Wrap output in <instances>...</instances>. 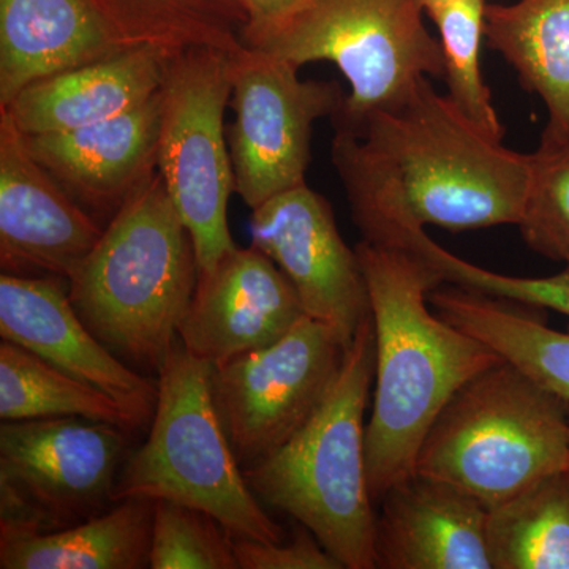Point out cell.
<instances>
[{
    "mask_svg": "<svg viewBox=\"0 0 569 569\" xmlns=\"http://www.w3.org/2000/svg\"><path fill=\"white\" fill-rule=\"evenodd\" d=\"M123 48L89 0H0V108L33 82Z\"/></svg>",
    "mask_w": 569,
    "mask_h": 569,
    "instance_id": "19",
    "label": "cell"
},
{
    "mask_svg": "<svg viewBox=\"0 0 569 569\" xmlns=\"http://www.w3.org/2000/svg\"><path fill=\"white\" fill-rule=\"evenodd\" d=\"M376 381V329L366 318L317 413L290 441L246 468L254 496L312 531L343 569H376L377 505L367 478L365 413Z\"/></svg>",
    "mask_w": 569,
    "mask_h": 569,
    "instance_id": "4",
    "label": "cell"
},
{
    "mask_svg": "<svg viewBox=\"0 0 569 569\" xmlns=\"http://www.w3.org/2000/svg\"><path fill=\"white\" fill-rule=\"evenodd\" d=\"M244 7L247 24L244 44L260 48L287 29L312 0H239Z\"/></svg>",
    "mask_w": 569,
    "mask_h": 569,
    "instance_id": "31",
    "label": "cell"
},
{
    "mask_svg": "<svg viewBox=\"0 0 569 569\" xmlns=\"http://www.w3.org/2000/svg\"><path fill=\"white\" fill-rule=\"evenodd\" d=\"M126 48L167 58L193 48L242 50L247 14L239 0H89Z\"/></svg>",
    "mask_w": 569,
    "mask_h": 569,
    "instance_id": "23",
    "label": "cell"
},
{
    "mask_svg": "<svg viewBox=\"0 0 569 569\" xmlns=\"http://www.w3.org/2000/svg\"><path fill=\"white\" fill-rule=\"evenodd\" d=\"M151 498H127L102 515L56 531L0 527L2 569H141L151 557Z\"/></svg>",
    "mask_w": 569,
    "mask_h": 569,
    "instance_id": "21",
    "label": "cell"
},
{
    "mask_svg": "<svg viewBox=\"0 0 569 569\" xmlns=\"http://www.w3.org/2000/svg\"><path fill=\"white\" fill-rule=\"evenodd\" d=\"M376 329V400L366 427L367 478L376 505L415 475L422 441L470 378L503 361L492 348L438 317L429 293L443 277L399 247H355Z\"/></svg>",
    "mask_w": 569,
    "mask_h": 569,
    "instance_id": "2",
    "label": "cell"
},
{
    "mask_svg": "<svg viewBox=\"0 0 569 569\" xmlns=\"http://www.w3.org/2000/svg\"><path fill=\"white\" fill-rule=\"evenodd\" d=\"M298 71L253 48L231 54L228 149L234 192L250 209L306 183L313 127L335 118L346 100L339 82L301 80Z\"/></svg>",
    "mask_w": 569,
    "mask_h": 569,
    "instance_id": "11",
    "label": "cell"
},
{
    "mask_svg": "<svg viewBox=\"0 0 569 569\" xmlns=\"http://www.w3.org/2000/svg\"><path fill=\"white\" fill-rule=\"evenodd\" d=\"M198 274L192 236L157 171L71 274L70 302L111 353L159 372L178 342Z\"/></svg>",
    "mask_w": 569,
    "mask_h": 569,
    "instance_id": "3",
    "label": "cell"
},
{
    "mask_svg": "<svg viewBox=\"0 0 569 569\" xmlns=\"http://www.w3.org/2000/svg\"><path fill=\"white\" fill-rule=\"evenodd\" d=\"M520 236L533 252L569 266V140L530 153Z\"/></svg>",
    "mask_w": 569,
    "mask_h": 569,
    "instance_id": "27",
    "label": "cell"
},
{
    "mask_svg": "<svg viewBox=\"0 0 569 569\" xmlns=\"http://www.w3.org/2000/svg\"><path fill=\"white\" fill-rule=\"evenodd\" d=\"M233 550L239 569H343L342 563L301 523L290 541L233 538Z\"/></svg>",
    "mask_w": 569,
    "mask_h": 569,
    "instance_id": "30",
    "label": "cell"
},
{
    "mask_svg": "<svg viewBox=\"0 0 569 569\" xmlns=\"http://www.w3.org/2000/svg\"><path fill=\"white\" fill-rule=\"evenodd\" d=\"M129 436L86 418L2 421L0 527L56 531L102 515L116 505Z\"/></svg>",
    "mask_w": 569,
    "mask_h": 569,
    "instance_id": "9",
    "label": "cell"
},
{
    "mask_svg": "<svg viewBox=\"0 0 569 569\" xmlns=\"http://www.w3.org/2000/svg\"><path fill=\"white\" fill-rule=\"evenodd\" d=\"M230 99V52L193 48L167 59L157 170L192 236L200 272L212 271L236 247L228 227L233 167L223 126Z\"/></svg>",
    "mask_w": 569,
    "mask_h": 569,
    "instance_id": "8",
    "label": "cell"
},
{
    "mask_svg": "<svg viewBox=\"0 0 569 569\" xmlns=\"http://www.w3.org/2000/svg\"><path fill=\"white\" fill-rule=\"evenodd\" d=\"M485 41L545 103L541 144L569 140V0L488 3Z\"/></svg>",
    "mask_w": 569,
    "mask_h": 569,
    "instance_id": "20",
    "label": "cell"
},
{
    "mask_svg": "<svg viewBox=\"0 0 569 569\" xmlns=\"http://www.w3.org/2000/svg\"><path fill=\"white\" fill-rule=\"evenodd\" d=\"M104 228L29 151L0 108V268L3 274L69 280Z\"/></svg>",
    "mask_w": 569,
    "mask_h": 569,
    "instance_id": "13",
    "label": "cell"
},
{
    "mask_svg": "<svg viewBox=\"0 0 569 569\" xmlns=\"http://www.w3.org/2000/svg\"><path fill=\"white\" fill-rule=\"evenodd\" d=\"M335 129L332 164L362 241L397 247L426 227L519 223L530 153L470 121L430 78L399 107Z\"/></svg>",
    "mask_w": 569,
    "mask_h": 569,
    "instance_id": "1",
    "label": "cell"
},
{
    "mask_svg": "<svg viewBox=\"0 0 569 569\" xmlns=\"http://www.w3.org/2000/svg\"><path fill=\"white\" fill-rule=\"evenodd\" d=\"M486 7V0H459L426 14L436 24L443 52L447 96L470 121L505 138L503 123L481 71Z\"/></svg>",
    "mask_w": 569,
    "mask_h": 569,
    "instance_id": "26",
    "label": "cell"
},
{
    "mask_svg": "<svg viewBox=\"0 0 569 569\" xmlns=\"http://www.w3.org/2000/svg\"><path fill=\"white\" fill-rule=\"evenodd\" d=\"M331 326L305 317L272 346L212 366V395L242 470L274 455L317 413L347 355Z\"/></svg>",
    "mask_w": 569,
    "mask_h": 569,
    "instance_id": "10",
    "label": "cell"
},
{
    "mask_svg": "<svg viewBox=\"0 0 569 569\" xmlns=\"http://www.w3.org/2000/svg\"><path fill=\"white\" fill-rule=\"evenodd\" d=\"M212 366L174 343L159 369L148 440L119 471L112 501L171 500L208 512L231 538L282 542L284 531L247 485L212 395Z\"/></svg>",
    "mask_w": 569,
    "mask_h": 569,
    "instance_id": "6",
    "label": "cell"
},
{
    "mask_svg": "<svg viewBox=\"0 0 569 569\" xmlns=\"http://www.w3.org/2000/svg\"><path fill=\"white\" fill-rule=\"evenodd\" d=\"M492 569H569V467L489 509Z\"/></svg>",
    "mask_w": 569,
    "mask_h": 569,
    "instance_id": "24",
    "label": "cell"
},
{
    "mask_svg": "<svg viewBox=\"0 0 569 569\" xmlns=\"http://www.w3.org/2000/svg\"><path fill=\"white\" fill-rule=\"evenodd\" d=\"M411 250L429 261L443 277L445 283L458 284L493 298L509 299L542 310H556L569 317V266L549 277L498 274L462 260L437 244L426 231L415 234Z\"/></svg>",
    "mask_w": 569,
    "mask_h": 569,
    "instance_id": "29",
    "label": "cell"
},
{
    "mask_svg": "<svg viewBox=\"0 0 569 569\" xmlns=\"http://www.w3.org/2000/svg\"><path fill=\"white\" fill-rule=\"evenodd\" d=\"M377 507V568L492 569L489 508L458 486L415 473Z\"/></svg>",
    "mask_w": 569,
    "mask_h": 569,
    "instance_id": "16",
    "label": "cell"
},
{
    "mask_svg": "<svg viewBox=\"0 0 569 569\" xmlns=\"http://www.w3.org/2000/svg\"><path fill=\"white\" fill-rule=\"evenodd\" d=\"M419 0H312L261 50L301 69L335 63L350 93L332 118L356 126L407 102L426 78L443 80V52L425 22Z\"/></svg>",
    "mask_w": 569,
    "mask_h": 569,
    "instance_id": "7",
    "label": "cell"
},
{
    "mask_svg": "<svg viewBox=\"0 0 569 569\" xmlns=\"http://www.w3.org/2000/svg\"><path fill=\"white\" fill-rule=\"evenodd\" d=\"M306 317L279 266L257 247H234L212 271L198 274L178 337L211 365L272 346Z\"/></svg>",
    "mask_w": 569,
    "mask_h": 569,
    "instance_id": "14",
    "label": "cell"
},
{
    "mask_svg": "<svg viewBox=\"0 0 569 569\" xmlns=\"http://www.w3.org/2000/svg\"><path fill=\"white\" fill-rule=\"evenodd\" d=\"M149 568L239 569L233 538L201 509L156 500Z\"/></svg>",
    "mask_w": 569,
    "mask_h": 569,
    "instance_id": "28",
    "label": "cell"
},
{
    "mask_svg": "<svg viewBox=\"0 0 569 569\" xmlns=\"http://www.w3.org/2000/svg\"><path fill=\"white\" fill-rule=\"evenodd\" d=\"M250 236L293 283L306 316L350 346L372 306L358 252L343 241L323 194L307 183L276 194L252 209Z\"/></svg>",
    "mask_w": 569,
    "mask_h": 569,
    "instance_id": "12",
    "label": "cell"
},
{
    "mask_svg": "<svg viewBox=\"0 0 569 569\" xmlns=\"http://www.w3.org/2000/svg\"><path fill=\"white\" fill-rule=\"evenodd\" d=\"M160 91L148 102L70 132L24 134L29 151L86 209L114 213L156 174Z\"/></svg>",
    "mask_w": 569,
    "mask_h": 569,
    "instance_id": "17",
    "label": "cell"
},
{
    "mask_svg": "<svg viewBox=\"0 0 569 569\" xmlns=\"http://www.w3.org/2000/svg\"><path fill=\"white\" fill-rule=\"evenodd\" d=\"M455 2H459V0H419L426 13L430 10L440 9V7L451 6Z\"/></svg>",
    "mask_w": 569,
    "mask_h": 569,
    "instance_id": "32",
    "label": "cell"
},
{
    "mask_svg": "<svg viewBox=\"0 0 569 569\" xmlns=\"http://www.w3.org/2000/svg\"><path fill=\"white\" fill-rule=\"evenodd\" d=\"M443 284L429 293L438 317L569 400V332L549 328L542 318L545 310L537 307Z\"/></svg>",
    "mask_w": 569,
    "mask_h": 569,
    "instance_id": "22",
    "label": "cell"
},
{
    "mask_svg": "<svg viewBox=\"0 0 569 569\" xmlns=\"http://www.w3.org/2000/svg\"><path fill=\"white\" fill-rule=\"evenodd\" d=\"M86 418L140 429L132 415L107 392L69 376L20 346L0 343V418Z\"/></svg>",
    "mask_w": 569,
    "mask_h": 569,
    "instance_id": "25",
    "label": "cell"
},
{
    "mask_svg": "<svg viewBox=\"0 0 569 569\" xmlns=\"http://www.w3.org/2000/svg\"><path fill=\"white\" fill-rule=\"evenodd\" d=\"M0 336L107 392L138 426L151 425L159 387L111 353L82 323L61 277L0 276Z\"/></svg>",
    "mask_w": 569,
    "mask_h": 569,
    "instance_id": "15",
    "label": "cell"
},
{
    "mask_svg": "<svg viewBox=\"0 0 569 569\" xmlns=\"http://www.w3.org/2000/svg\"><path fill=\"white\" fill-rule=\"evenodd\" d=\"M569 467V400L500 361L441 408L415 473L458 486L486 507Z\"/></svg>",
    "mask_w": 569,
    "mask_h": 569,
    "instance_id": "5",
    "label": "cell"
},
{
    "mask_svg": "<svg viewBox=\"0 0 569 569\" xmlns=\"http://www.w3.org/2000/svg\"><path fill=\"white\" fill-rule=\"evenodd\" d=\"M167 56L132 47L22 89L7 110L24 134L70 132L107 121L160 91Z\"/></svg>",
    "mask_w": 569,
    "mask_h": 569,
    "instance_id": "18",
    "label": "cell"
}]
</instances>
